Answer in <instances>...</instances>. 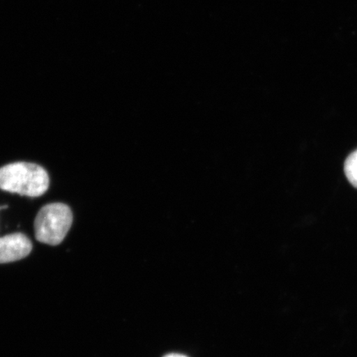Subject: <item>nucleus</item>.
Segmentation results:
<instances>
[{
    "label": "nucleus",
    "instance_id": "3",
    "mask_svg": "<svg viewBox=\"0 0 357 357\" xmlns=\"http://www.w3.org/2000/svg\"><path fill=\"white\" fill-rule=\"evenodd\" d=\"M32 243L22 234H13L0 238V264L21 260L32 251Z\"/></svg>",
    "mask_w": 357,
    "mask_h": 357
},
{
    "label": "nucleus",
    "instance_id": "1",
    "mask_svg": "<svg viewBox=\"0 0 357 357\" xmlns=\"http://www.w3.org/2000/svg\"><path fill=\"white\" fill-rule=\"evenodd\" d=\"M48 174L33 163L17 162L0 168V189L10 193L38 197L49 187Z\"/></svg>",
    "mask_w": 357,
    "mask_h": 357
},
{
    "label": "nucleus",
    "instance_id": "2",
    "mask_svg": "<svg viewBox=\"0 0 357 357\" xmlns=\"http://www.w3.org/2000/svg\"><path fill=\"white\" fill-rule=\"evenodd\" d=\"M73 221V212L69 206L60 203L47 204L36 217V238L45 244L59 245L68 234Z\"/></svg>",
    "mask_w": 357,
    "mask_h": 357
},
{
    "label": "nucleus",
    "instance_id": "6",
    "mask_svg": "<svg viewBox=\"0 0 357 357\" xmlns=\"http://www.w3.org/2000/svg\"></svg>",
    "mask_w": 357,
    "mask_h": 357
},
{
    "label": "nucleus",
    "instance_id": "5",
    "mask_svg": "<svg viewBox=\"0 0 357 357\" xmlns=\"http://www.w3.org/2000/svg\"><path fill=\"white\" fill-rule=\"evenodd\" d=\"M164 357H186L185 356L181 355V354H169Z\"/></svg>",
    "mask_w": 357,
    "mask_h": 357
},
{
    "label": "nucleus",
    "instance_id": "4",
    "mask_svg": "<svg viewBox=\"0 0 357 357\" xmlns=\"http://www.w3.org/2000/svg\"><path fill=\"white\" fill-rule=\"evenodd\" d=\"M344 169L348 181L357 188V150L347 158Z\"/></svg>",
    "mask_w": 357,
    "mask_h": 357
}]
</instances>
